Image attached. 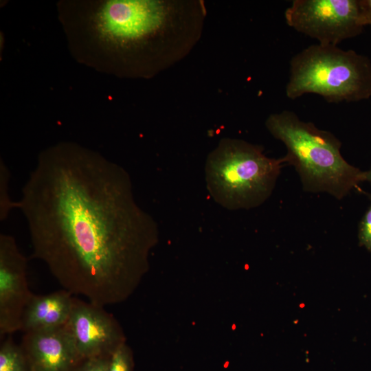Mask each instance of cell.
I'll return each mask as SVG.
<instances>
[{
	"label": "cell",
	"mask_w": 371,
	"mask_h": 371,
	"mask_svg": "<svg viewBox=\"0 0 371 371\" xmlns=\"http://www.w3.org/2000/svg\"><path fill=\"white\" fill-rule=\"evenodd\" d=\"M15 208L33 258L93 304L123 301L148 269L157 224L136 203L127 171L99 152L66 141L43 150Z\"/></svg>",
	"instance_id": "1"
},
{
	"label": "cell",
	"mask_w": 371,
	"mask_h": 371,
	"mask_svg": "<svg viewBox=\"0 0 371 371\" xmlns=\"http://www.w3.org/2000/svg\"><path fill=\"white\" fill-rule=\"evenodd\" d=\"M57 13L70 54L99 72L152 78L201 37L203 0H64Z\"/></svg>",
	"instance_id": "2"
},
{
	"label": "cell",
	"mask_w": 371,
	"mask_h": 371,
	"mask_svg": "<svg viewBox=\"0 0 371 371\" xmlns=\"http://www.w3.org/2000/svg\"><path fill=\"white\" fill-rule=\"evenodd\" d=\"M265 126L286 146L284 158L295 168L304 191L324 192L341 200L364 181V171L344 158L341 143L330 132L288 110L269 115Z\"/></svg>",
	"instance_id": "3"
},
{
	"label": "cell",
	"mask_w": 371,
	"mask_h": 371,
	"mask_svg": "<svg viewBox=\"0 0 371 371\" xmlns=\"http://www.w3.org/2000/svg\"><path fill=\"white\" fill-rule=\"evenodd\" d=\"M284 163V157L266 156L262 146L225 137L207 157V188L226 209L256 207L271 195Z\"/></svg>",
	"instance_id": "4"
},
{
	"label": "cell",
	"mask_w": 371,
	"mask_h": 371,
	"mask_svg": "<svg viewBox=\"0 0 371 371\" xmlns=\"http://www.w3.org/2000/svg\"><path fill=\"white\" fill-rule=\"evenodd\" d=\"M286 95L322 96L328 102H350L371 98V60L337 45H311L292 57Z\"/></svg>",
	"instance_id": "5"
},
{
	"label": "cell",
	"mask_w": 371,
	"mask_h": 371,
	"mask_svg": "<svg viewBox=\"0 0 371 371\" xmlns=\"http://www.w3.org/2000/svg\"><path fill=\"white\" fill-rule=\"evenodd\" d=\"M284 17L289 26L326 45L337 46L367 25L360 0H293Z\"/></svg>",
	"instance_id": "6"
},
{
	"label": "cell",
	"mask_w": 371,
	"mask_h": 371,
	"mask_svg": "<svg viewBox=\"0 0 371 371\" xmlns=\"http://www.w3.org/2000/svg\"><path fill=\"white\" fill-rule=\"evenodd\" d=\"M65 327L83 360L110 357L125 343L120 325L104 307L76 297Z\"/></svg>",
	"instance_id": "7"
},
{
	"label": "cell",
	"mask_w": 371,
	"mask_h": 371,
	"mask_svg": "<svg viewBox=\"0 0 371 371\" xmlns=\"http://www.w3.org/2000/svg\"><path fill=\"white\" fill-rule=\"evenodd\" d=\"M27 262L15 238L0 235V337L21 330L24 310L33 293L28 287Z\"/></svg>",
	"instance_id": "8"
},
{
	"label": "cell",
	"mask_w": 371,
	"mask_h": 371,
	"mask_svg": "<svg viewBox=\"0 0 371 371\" xmlns=\"http://www.w3.org/2000/svg\"><path fill=\"white\" fill-rule=\"evenodd\" d=\"M22 341L30 371H74L84 361L65 325L26 332Z\"/></svg>",
	"instance_id": "9"
},
{
	"label": "cell",
	"mask_w": 371,
	"mask_h": 371,
	"mask_svg": "<svg viewBox=\"0 0 371 371\" xmlns=\"http://www.w3.org/2000/svg\"><path fill=\"white\" fill-rule=\"evenodd\" d=\"M74 295L65 289L45 295H32L22 317L24 333L52 329L67 322L74 302Z\"/></svg>",
	"instance_id": "10"
},
{
	"label": "cell",
	"mask_w": 371,
	"mask_h": 371,
	"mask_svg": "<svg viewBox=\"0 0 371 371\" xmlns=\"http://www.w3.org/2000/svg\"><path fill=\"white\" fill-rule=\"evenodd\" d=\"M0 371H30L23 349L15 344L10 338L1 345Z\"/></svg>",
	"instance_id": "11"
},
{
	"label": "cell",
	"mask_w": 371,
	"mask_h": 371,
	"mask_svg": "<svg viewBox=\"0 0 371 371\" xmlns=\"http://www.w3.org/2000/svg\"><path fill=\"white\" fill-rule=\"evenodd\" d=\"M10 172L4 163L0 164V219L7 218L10 212L15 208V201H12L8 194Z\"/></svg>",
	"instance_id": "12"
},
{
	"label": "cell",
	"mask_w": 371,
	"mask_h": 371,
	"mask_svg": "<svg viewBox=\"0 0 371 371\" xmlns=\"http://www.w3.org/2000/svg\"><path fill=\"white\" fill-rule=\"evenodd\" d=\"M133 366L131 351L124 343L110 356L107 371H133Z\"/></svg>",
	"instance_id": "13"
},
{
	"label": "cell",
	"mask_w": 371,
	"mask_h": 371,
	"mask_svg": "<svg viewBox=\"0 0 371 371\" xmlns=\"http://www.w3.org/2000/svg\"><path fill=\"white\" fill-rule=\"evenodd\" d=\"M369 206L361 218L358 227L359 245L371 254V193L368 194Z\"/></svg>",
	"instance_id": "14"
},
{
	"label": "cell",
	"mask_w": 371,
	"mask_h": 371,
	"mask_svg": "<svg viewBox=\"0 0 371 371\" xmlns=\"http://www.w3.org/2000/svg\"><path fill=\"white\" fill-rule=\"evenodd\" d=\"M110 357L87 359L75 371H107Z\"/></svg>",
	"instance_id": "15"
},
{
	"label": "cell",
	"mask_w": 371,
	"mask_h": 371,
	"mask_svg": "<svg viewBox=\"0 0 371 371\" xmlns=\"http://www.w3.org/2000/svg\"><path fill=\"white\" fill-rule=\"evenodd\" d=\"M367 25L371 26V0H360Z\"/></svg>",
	"instance_id": "16"
},
{
	"label": "cell",
	"mask_w": 371,
	"mask_h": 371,
	"mask_svg": "<svg viewBox=\"0 0 371 371\" xmlns=\"http://www.w3.org/2000/svg\"><path fill=\"white\" fill-rule=\"evenodd\" d=\"M364 181H368L371 185V166L367 171H364Z\"/></svg>",
	"instance_id": "17"
}]
</instances>
